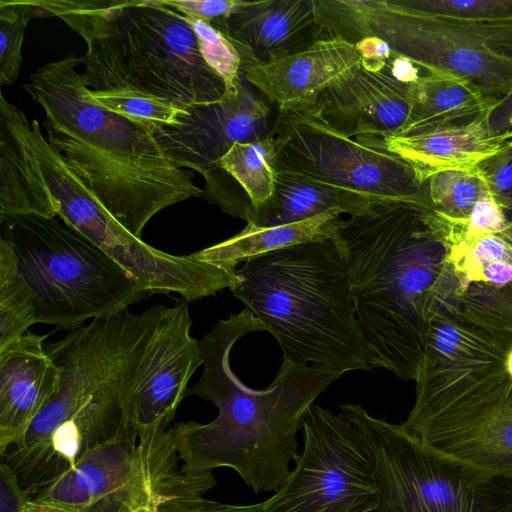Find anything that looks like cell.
I'll return each instance as SVG.
<instances>
[{"label":"cell","mask_w":512,"mask_h":512,"mask_svg":"<svg viewBox=\"0 0 512 512\" xmlns=\"http://www.w3.org/2000/svg\"><path fill=\"white\" fill-rule=\"evenodd\" d=\"M459 233L460 221L412 201L379 202L369 213L335 222L376 368L417 379L431 319L465 287L450 258Z\"/></svg>","instance_id":"obj_1"},{"label":"cell","mask_w":512,"mask_h":512,"mask_svg":"<svg viewBox=\"0 0 512 512\" xmlns=\"http://www.w3.org/2000/svg\"><path fill=\"white\" fill-rule=\"evenodd\" d=\"M165 309L153 305L138 314L126 309L45 344L61 369L59 387L2 455L28 498L74 468L95 446L137 427V393Z\"/></svg>","instance_id":"obj_2"},{"label":"cell","mask_w":512,"mask_h":512,"mask_svg":"<svg viewBox=\"0 0 512 512\" xmlns=\"http://www.w3.org/2000/svg\"><path fill=\"white\" fill-rule=\"evenodd\" d=\"M266 330L247 307L219 320L199 342L203 374L186 396L196 395L218 408L206 424L194 421L173 426L183 468L207 472L234 469L255 493L276 492L300 454L296 434L308 408L341 374L314 365L282 361L273 382L256 390L233 372L230 353L249 332Z\"/></svg>","instance_id":"obj_3"},{"label":"cell","mask_w":512,"mask_h":512,"mask_svg":"<svg viewBox=\"0 0 512 512\" xmlns=\"http://www.w3.org/2000/svg\"><path fill=\"white\" fill-rule=\"evenodd\" d=\"M70 54L38 68L24 84L43 110L51 147L101 205L141 239L161 210L203 195L190 171L176 167L154 136V126L98 104Z\"/></svg>","instance_id":"obj_4"},{"label":"cell","mask_w":512,"mask_h":512,"mask_svg":"<svg viewBox=\"0 0 512 512\" xmlns=\"http://www.w3.org/2000/svg\"><path fill=\"white\" fill-rule=\"evenodd\" d=\"M511 346L462 313L435 318L403 427L444 458L512 476V378L504 367Z\"/></svg>","instance_id":"obj_5"},{"label":"cell","mask_w":512,"mask_h":512,"mask_svg":"<svg viewBox=\"0 0 512 512\" xmlns=\"http://www.w3.org/2000/svg\"><path fill=\"white\" fill-rule=\"evenodd\" d=\"M236 276L233 296L278 341L284 361L341 375L376 368L352 301L350 263L335 231L328 239L248 259Z\"/></svg>","instance_id":"obj_6"},{"label":"cell","mask_w":512,"mask_h":512,"mask_svg":"<svg viewBox=\"0 0 512 512\" xmlns=\"http://www.w3.org/2000/svg\"><path fill=\"white\" fill-rule=\"evenodd\" d=\"M153 295L57 217L0 216V318L72 331Z\"/></svg>","instance_id":"obj_7"},{"label":"cell","mask_w":512,"mask_h":512,"mask_svg":"<svg viewBox=\"0 0 512 512\" xmlns=\"http://www.w3.org/2000/svg\"><path fill=\"white\" fill-rule=\"evenodd\" d=\"M83 66L92 97L110 111L149 99L188 111L221 100L226 91L185 16L160 0H132L112 35L87 43Z\"/></svg>","instance_id":"obj_8"},{"label":"cell","mask_w":512,"mask_h":512,"mask_svg":"<svg viewBox=\"0 0 512 512\" xmlns=\"http://www.w3.org/2000/svg\"><path fill=\"white\" fill-rule=\"evenodd\" d=\"M317 40L377 37L428 71L464 78L492 103L512 86V23L443 18L402 0H315Z\"/></svg>","instance_id":"obj_9"},{"label":"cell","mask_w":512,"mask_h":512,"mask_svg":"<svg viewBox=\"0 0 512 512\" xmlns=\"http://www.w3.org/2000/svg\"><path fill=\"white\" fill-rule=\"evenodd\" d=\"M339 410L352 421L369 456L376 512H512V476L444 458L402 424L375 418L359 404Z\"/></svg>","instance_id":"obj_10"},{"label":"cell","mask_w":512,"mask_h":512,"mask_svg":"<svg viewBox=\"0 0 512 512\" xmlns=\"http://www.w3.org/2000/svg\"><path fill=\"white\" fill-rule=\"evenodd\" d=\"M179 462L173 427H133L95 446L29 500L79 512H157L167 500L215 486L212 471L188 472Z\"/></svg>","instance_id":"obj_11"},{"label":"cell","mask_w":512,"mask_h":512,"mask_svg":"<svg viewBox=\"0 0 512 512\" xmlns=\"http://www.w3.org/2000/svg\"><path fill=\"white\" fill-rule=\"evenodd\" d=\"M270 136L277 174L379 201L432 204L428 182L420 183L385 140L342 134L324 121L315 100L280 110Z\"/></svg>","instance_id":"obj_12"},{"label":"cell","mask_w":512,"mask_h":512,"mask_svg":"<svg viewBox=\"0 0 512 512\" xmlns=\"http://www.w3.org/2000/svg\"><path fill=\"white\" fill-rule=\"evenodd\" d=\"M304 448L264 512H376L372 465L347 415L312 404L303 419Z\"/></svg>","instance_id":"obj_13"},{"label":"cell","mask_w":512,"mask_h":512,"mask_svg":"<svg viewBox=\"0 0 512 512\" xmlns=\"http://www.w3.org/2000/svg\"><path fill=\"white\" fill-rule=\"evenodd\" d=\"M188 112L176 126L154 127V136L176 167L204 177L203 194L211 201L217 190L218 162L234 144L270 135V108L240 71L231 96Z\"/></svg>","instance_id":"obj_14"},{"label":"cell","mask_w":512,"mask_h":512,"mask_svg":"<svg viewBox=\"0 0 512 512\" xmlns=\"http://www.w3.org/2000/svg\"><path fill=\"white\" fill-rule=\"evenodd\" d=\"M413 82L399 79L388 60L379 70L359 66L316 100L324 121L342 134L386 140L405 126L412 109Z\"/></svg>","instance_id":"obj_15"},{"label":"cell","mask_w":512,"mask_h":512,"mask_svg":"<svg viewBox=\"0 0 512 512\" xmlns=\"http://www.w3.org/2000/svg\"><path fill=\"white\" fill-rule=\"evenodd\" d=\"M187 304L166 307L152 340L148 367L136 398L135 424L170 427L188 382L203 364L199 342L191 334Z\"/></svg>","instance_id":"obj_16"},{"label":"cell","mask_w":512,"mask_h":512,"mask_svg":"<svg viewBox=\"0 0 512 512\" xmlns=\"http://www.w3.org/2000/svg\"><path fill=\"white\" fill-rule=\"evenodd\" d=\"M211 25L233 44L242 65L266 64L316 41L315 0L245 1Z\"/></svg>","instance_id":"obj_17"},{"label":"cell","mask_w":512,"mask_h":512,"mask_svg":"<svg viewBox=\"0 0 512 512\" xmlns=\"http://www.w3.org/2000/svg\"><path fill=\"white\" fill-rule=\"evenodd\" d=\"M48 335L25 332L0 348V455L16 444L57 391L60 367L45 349Z\"/></svg>","instance_id":"obj_18"},{"label":"cell","mask_w":512,"mask_h":512,"mask_svg":"<svg viewBox=\"0 0 512 512\" xmlns=\"http://www.w3.org/2000/svg\"><path fill=\"white\" fill-rule=\"evenodd\" d=\"M361 63L362 54L355 44L330 37L266 64L241 65V72L280 111L316 100Z\"/></svg>","instance_id":"obj_19"},{"label":"cell","mask_w":512,"mask_h":512,"mask_svg":"<svg viewBox=\"0 0 512 512\" xmlns=\"http://www.w3.org/2000/svg\"><path fill=\"white\" fill-rule=\"evenodd\" d=\"M387 148L406 161L420 183L441 172L468 170L499 152L507 141L493 136L484 117L462 125L445 126L385 140Z\"/></svg>","instance_id":"obj_20"},{"label":"cell","mask_w":512,"mask_h":512,"mask_svg":"<svg viewBox=\"0 0 512 512\" xmlns=\"http://www.w3.org/2000/svg\"><path fill=\"white\" fill-rule=\"evenodd\" d=\"M31 123L0 94V216L58 217L29 139Z\"/></svg>","instance_id":"obj_21"},{"label":"cell","mask_w":512,"mask_h":512,"mask_svg":"<svg viewBox=\"0 0 512 512\" xmlns=\"http://www.w3.org/2000/svg\"><path fill=\"white\" fill-rule=\"evenodd\" d=\"M494 103L470 81L440 71H427L412 85V109L396 135L468 124L485 117Z\"/></svg>","instance_id":"obj_22"},{"label":"cell","mask_w":512,"mask_h":512,"mask_svg":"<svg viewBox=\"0 0 512 512\" xmlns=\"http://www.w3.org/2000/svg\"><path fill=\"white\" fill-rule=\"evenodd\" d=\"M379 202L383 201L277 174L272 196L260 207L248 208L244 220L257 227H275L301 222L330 210L350 216L366 214Z\"/></svg>","instance_id":"obj_23"},{"label":"cell","mask_w":512,"mask_h":512,"mask_svg":"<svg viewBox=\"0 0 512 512\" xmlns=\"http://www.w3.org/2000/svg\"><path fill=\"white\" fill-rule=\"evenodd\" d=\"M340 214L330 210L313 218L275 227L247 223L236 235L190 254L193 258L237 269L240 262L300 243L333 237Z\"/></svg>","instance_id":"obj_24"},{"label":"cell","mask_w":512,"mask_h":512,"mask_svg":"<svg viewBox=\"0 0 512 512\" xmlns=\"http://www.w3.org/2000/svg\"><path fill=\"white\" fill-rule=\"evenodd\" d=\"M219 171L234 178L249 199L248 208H258L273 194L276 182L275 149L271 136L236 143L218 162Z\"/></svg>","instance_id":"obj_25"},{"label":"cell","mask_w":512,"mask_h":512,"mask_svg":"<svg viewBox=\"0 0 512 512\" xmlns=\"http://www.w3.org/2000/svg\"><path fill=\"white\" fill-rule=\"evenodd\" d=\"M132 0H29L34 17L56 16L86 43L110 36L113 23Z\"/></svg>","instance_id":"obj_26"},{"label":"cell","mask_w":512,"mask_h":512,"mask_svg":"<svg viewBox=\"0 0 512 512\" xmlns=\"http://www.w3.org/2000/svg\"><path fill=\"white\" fill-rule=\"evenodd\" d=\"M459 310L483 328L512 340V282H469L457 297Z\"/></svg>","instance_id":"obj_27"},{"label":"cell","mask_w":512,"mask_h":512,"mask_svg":"<svg viewBox=\"0 0 512 512\" xmlns=\"http://www.w3.org/2000/svg\"><path fill=\"white\" fill-rule=\"evenodd\" d=\"M429 197L433 207L443 216L465 221L488 190L478 167L438 173L428 180Z\"/></svg>","instance_id":"obj_28"},{"label":"cell","mask_w":512,"mask_h":512,"mask_svg":"<svg viewBox=\"0 0 512 512\" xmlns=\"http://www.w3.org/2000/svg\"><path fill=\"white\" fill-rule=\"evenodd\" d=\"M34 17L29 0H0V85L17 81L28 22Z\"/></svg>","instance_id":"obj_29"},{"label":"cell","mask_w":512,"mask_h":512,"mask_svg":"<svg viewBox=\"0 0 512 512\" xmlns=\"http://www.w3.org/2000/svg\"><path fill=\"white\" fill-rule=\"evenodd\" d=\"M184 15V14H183ZM192 27L198 42L199 51L206 64L224 81V97L236 90L242 60L233 44L210 23L184 15Z\"/></svg>","instance_id":"obj_30"},{"label":"cell","mask_w":512,"mask_h":512,"mask_svg":"<svg viewBox=\"0 0 512 512\" xmlns=\"http://www.w3.org/2000/svg\"><path fill=\"white\" fill-rule=\"evenodd\" d=\"M450 258L465 286L483 282L484 269L494 261L512 263V245L497 234L452 245Z\"/></svg>","instance_id":"obj_31"},{"label":"cell","mask_w":512,"mask_h":512,"mask_svg":"<svg viewBox=\"0 0 512 512\" xmlns=\"http://www.w3.org/2000/svg\"><path fill=\"white\" fill-rule=\"evenodd\" d=\"M413 9L438 17L489 23H512V0H402Z\"/></svg>","instance_id":"obj_32"},{"label":"cell","mask_w":512,"mask_h":512,"mask_svg":"<svg viewBox=\"0 0 512 512\" xmlns=\"http://www.w3.org/2000/svg\"><path fill=\"white\" fill-rule=\"evenodd\" d=\"M487 189L501 209L508 224H512V139L495 155L478 165Z\"/></svg>","instance_id":"obj_33"},{"label":"cell","mask_w":512,"mask_h":512,"mask_svg":"<svg viewBox=\"0 0 512 512\" xmlns=\"http://www.w3.org/2000/svg\"><path fill=\"white\" fill-rule=\"evenodd\" d=\"M508 225L501 209L487 190L474 205L469 218L463 221L460 241L499 234Z\"/></svg>","instance_id":"obj_34"},{"label":"cell","mask_w":512,"mask_h":512,"mask_svg":"<svg viewBox=\"0 0 512 512\" xmlns=\"http://www.w3.org/2000/svg\"><path fill=\"white\" fill-rule=\"evenodd\" d=\"M157 512H264V504H222L203 497V494H185L162 503Z\"/></svg>","instance_id":"obj_35"},{"label":"cell","mask_w":512,"mask_h":512,"mask_svg":"<svg viewBox=\"0 0 512 512\" xmlns=\"http://www.w3.org/2000/svg\"><path fill=\"white\" fill-rule=\"evenodd\" d=\"M178 12L193 18L212 23L214 20L226 17L241 7V0H160Z\"/></svg>","instance_id":"obj_36"},{"label":"cell","mask_w":512,"mask_h":512,"mask_svg":"<svg viewBox=\"0 0 512 512\" xmlns=\"http://www.w3.org/2000/svg\"><path fill=\"white\" fill-rule=\"evenodd\" d=\"M489 132L504 141L512 139V86L494 102L484 117Z\"/></svg>","instance_id":"obj_37"},{"label":"cell","mask_w":512,"mask_h":512,"mask_svg":"<svg viewBox=\"0 0 512 512\" xmlns=\"http://www.w3.org/2000/svg\"><path fill=\"white\" fill-rule=\"evenodd\" d=\"M1 512H21L27 500L14 472L9 466L0 464Z\"/></svg>","instance_id":"obj_38"},{"label":"cell","mask_w":512,"mask_h":512,"mask_svg":"<svg viewBox=\"0 0 512 512\" xmlns=\"http://www.w3.org/2000/svg\"><path fill=\"white\" fill-rule=\"evenodd\" d=\"M355 45L362 54L361 66L367 70L383 69L392 56L390 46L377 37H365Z\"/></svg>","instance_id":"obj_39"},{"label":"cell","mask_w":512,"mask_h":512,"mask_svg":"<svg viewBox=\"0 0 512 512\" xmlns=\"http://www.w3.org/2000/svg\"><path fill=\"white\" fill-rule=\"evenodd\" d=\"M483 282L493 286H504L512 282V263L491 262L483 271Z\"/></svg>","instance_id":"obj_40"},{"label":"cell","mask_w":512,"mask_h":512,"mask_svg":"<svg viewBox=\"0 0 512 512\" xmlns=\"http://www.w3.org/2000/svg\"><path fill=\"white\" fill-rule=\"evenodd\" d=\"M21 512H79L76 508L52 501L27 499Z\"/></svg>","instance_id":"obj_41"},{"label":"cell","mask_w":512,"mask_h":512,"mask_svg":"<svg viewBox=\"0 0 512 512\" xmlns=\"http://www.w3.org/2000/svg\"><path fill=\"white\" fill-rule=\"evenodd\" d=\"M504 367L508 375L512 378V346L506 352L504 358Z\"/></svg>","instance_id":"obj_42"},{"label":"cell","mask_w":512,"mask_h":512,"mask_svg":"<svg viewBox=\"0 0 512 512\" xmlns=\"http://www.w3.org/2000/svg\"><path fill=\"white\" fill-rule=\"evenodd\" d=\"M497 235L501 236L504 240L512 245V224H508L506 228Z\"/></svg>","instance_id":"obj_43"}]
</instances>
